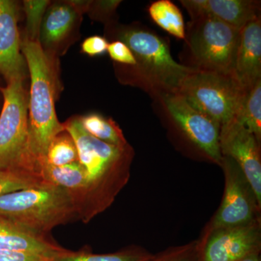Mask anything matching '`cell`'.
Returning a JSON list of instances; mask_svg holds the SVG:
<instances>
[{"label":"cell","instance_id":"6da1fadb","mask_svg":"<svg viewBox=\"0 0 261 261\" xmlns=\"http://www.w3.org/2000/svg\"><path fill=\"white\" fill-rule=\"evenodd\" d=\"M63 126L74 140L87 174L85 189L75 204L78 219L87 224L107 210L129 181L135 150L129 143L111 145L89 135L79 116L68 118Z\"/></svg>","mask_w":261,"mask_h":261},{"label":"cell","instance_id":"7a4b0ae2","mask_svg":"<svg viewBox=\"0 0 261 261\" xmlns=\"http://www.w3.org/2000/svg\"><path fill=\"white\" fill-rule=\"evenodd\" d=\"M106 28L107 37L125 43L137 61L135 67L116 65L118 79L123 83L138 86L159 97L177 92L184 80L195 70L175 61L166 41L148 29L116 22Z\"/></svg>","mask_w":261,"mask_h":261},{"label":"cell","instance_id":"3957f363","mask_svg":"<svg viewBox=\"0 0 261 261\" xmlns=\"http://www.w3.org/2000/svg\"><path fill=\"white\" fill-rule=\"evenodd\" d=\"M20 50L31 79L29 93V147L38 165L45 160L48 147L64 130L58 121L56 102L62 90L59 60L48 56L39 41L20 37ZM40 172V171H39Z\"/></svg>","mask_w":261,"mask_h":261},{"label":"cell","instance_id":"277c9868","mask_svg":"<svg viewBox=\"0 0 261 261\" xmlns=\"http://www.w3.org/2000/svg\"><path fill=\"white\" fill-rule=\"evenodd\" d=\"M0 216L42 236L78 219L69 192L48 182L0 196Z\"/></svg>","mask_w":261,"mask_h":261},{"label":"cell","instance_id":"5b68a950","mask_svg":"<svg viewBox=\"0 0 261 261\" xmlns=\"http://www.w3.org/2000/svg\"><path fill=\"white\" fill-rule=\"evenodd\" d=\"M25 82L15 80L0 87L3 98L0 113V171L40 174L29 147V92Z\"/></svg>","mask_w":261,"mask_h":261},{"label":"cell","instance_id":"8992f818","mask_svg":"<svg viewBox=\"0 0 261 261\" xmlns=\"http://www.w3.org/2000/svg\"><path fill=\"white\" fill-rule=\"evenodd\" d=\"M240 37V30L211 15L191 20L185 39L190 68L234 75Z\"/></svg>","mask_w":261,"mask_h":261},{"label":"cell","instance_id":"52a82bcc","mask_svg":"<svg viewBox=\"0 0 261 261\" xmlns=\"http://www.w3.org/2000/svg\"><path fill=\"white\" fill-rule=\"evenodd\" d=\"M245 91L234 75L195 69L176 93L221 126L237 116Z\"/></svg>","mask_w":261,"mask_h":261},{"label":"cell","instance_id":"ba28073f","mask_svg":"<svg viewBox=\"0 0 261 261\" xmlns=\"http://www.w3.org/2000/svg\"><path fill=\"white\" fill-rule=\"evenodd\" d=\"M225 190L222 202L205 229L233 227L260 219L261 203L234 161L222 156Z\"/></svg>","mask_w":261,"mask_h":261},{"label":"cell","instance_id":"9c48e42d","mask_svg":"<svg viewBox=\"0 0 261 261\" xmlns=\"http://www.w3.org/2000/svg\"><path fill=\"white\" fill-rule=\"evenodd\" d=\"M159 98L170 119L184 137L211 161L221 166V125L193 107L181 94H164Z\"/></svg>","mask_w":261,"mask_h":261},{"label":"cell","instance_id":"30bf717a","mask_svg":"<svg viewBox=\"0 0 261 261\" xmlns=\"http://www.w3.org/2000/svg\"><path fill=\"white\" fill-rule=\"evenodd\" d=\"M199 241V261H239L261 251V220L233 227L204 229Z\"/></svg>","mask_w":261,"mask_h":261},{"label":"cell","instance_id":"8fae6325","mask_svg":"<svg viewBox=\"0 0 261 261\" xmlns=\"http://www.w3.org/2000/svg\"><path fill=\"white\" fill-rule=\"evenodd\" d=\"M83 13L73 1L50 3L43 17L39 42L43 51L59 60L78 40Z\"/></svg>","mask_w":261,"mask_h":261},{"label":"cell","instance_id":"7c38bea8","mask_svg":"<svg viewBox=\"0 0 261 261\" xmlns=\"http://www.w3.org/2000/svg\"><path fill=\"white\" fill-rule=\"evenodd\" d=\"M222 156L240 166L261 203L260 143L251 132L234 118L221 125L219 135Z\"/></svg>","mask_w":261,"mask_h":261},{"label":"cell","instance_id":"4fadbf2b","mask_svg":"<svg viewBox=\"0 0 261 261\" xmlns=\"http://www.w3.org/2000/svg\"><path fill=\"white\" fill-rule=\"evenodd\" d=\"M19 15L17 2L0 0V73L7 84L28 79V67L20 50Z\"/></svg>","mask_w":261,"mask_h":261},{"label":"cell","instance_id":"5bb4252c","mask_svg":"<svg viewBox=\"0 0 261 261\" xmlns=\"http://www.w3.org/2000/svg\"><path fill=\"white\" fill-rule=\"evenodd\" d=\"M191 20L204 15L219 19L233 28L241 30L260 16V2L254 0H182Z\"/></svg>","mask_w":261,"mask_h":261},{"label":"cell","instance_id":"9a60e30c","mask_svg":"<svg viewBox=\"0 0 261 261\" xmlns=\"http://www.w3.org/2000/svg\"><path fill=\"white\" fill-rule=\"evenodd\" d=\"M234 75L245 89L261 80L260 16L240 30Z\"/></svg>","mask_w":261,"mask_h":261},{"label":"cell","instance_id":"2e32d148","mask_svg":"<svg viewBox=\"0 0 261 261\" xmlns=\"http://www.w3.org/2000/svg\"><path fill=\"white\" fill-rule=\"evenodd\" d=\"M0 250L23 252L54 257L65 249L0 216Z\"/></svg>","mask_w":261,"mask_h":261},{"label":"cell","instance_id":"e0dca14e","mask_svg":"<svg viewBox=\"0 0 261 261\" xmlns=\"http://www.w3.org/2000/svg\"><path fill=\"white\" fill-rule=\"evenodd\" d=\"M39 171L44 181L61 187L69 192L75 206L84 191L87 181L85 168L80 161L62 166L41 163Z\"/></svg>","mask_w":261,"mask_h":261},{"label":"cell","instance_id":"ac0fdd59","mask_svg":"<svg viewBox=\"0 0 261 261\" xmlns=\"http://www.w3.org/2000/svg\"><path fill=\"white\" fill-rule=\"evenodd\" d=\"M149 16L159 27L178 39H185L186 28L181 12L169 0H158L148 8Z\"/></svg>","mask_w":261,"mask_h":261},{"label":"cell","instance_id":"d6986e66","mask_svg":"<svg viewBox=\"0 0 261 261\" xmlns=\"http://www.w3.org/2000/svg\"><path fill=\"white\" fill-rule=\"evenodd\" d=\"M235 120L261 142V80L246 89Z\"/></svg>","mask_w":261,"mask_h":261},{"label":"cell","instance_id":"ffe728a7","mask_svg":"<svg viewBox=\"0 0 261 261\" xmlns=\"http://www.w3.org/2000/svg\"><path fill=\"white\" fill-rule=\"evenodd\" d=\"M79 118L86 132L98 140L116 146L128 144L123 130L112 118L96 113L79 116Z\"/></svg>","mask_w":261,"mask_h":261},{"label":"cell","instance_id":"44dd1931","mask_svg":"<svg viewBox=\"0 0 261 261\" xmlns=\"http://www.w3.org/2000/svg\"><path fill=\"white\" fill-rule=\"evenodd\" d=\"M152 254L142 247H132L113 253L92 254L65 250L49 261H147Z\"/></svg>","mask_w":261,"mask_h":261},{"label":"cell","instance_id":"7402d4cb","mask_svg":"<svg viewBox=\"0 0 261 261\" xmlns=\"http://www.w3.org/2000/svg\"><path fill=\"white\" fill-rule=\"evenodd\" d=\"M77 161H79V154L74 140L70 134L64 130L51 140L48 147L45 160L41 163H47L53 166H62Z\"/></svg>","mask_w":261,"mask_h":261},{"label":"cell","instance_id":"603a6c76","mask_svg":"<svg viewBox=\"0 0 261 261\" xmlns=\"http://www.w3.org/2000/svg\"><path fill=\"white\" fill-rule=\"evenodd\" d=\"M45 182L38 173L0 171V196L39 186Z\"/></svg>","mask_w":261,"mask_h":261},{"label":"cell","instance_id":"cb8c5ba5","mask_svg":"<svg viewBox=\"0 0 261 261\" xmlns=\"http://www.w3.org/2000/svg\"><path fill=\"white\" fill-rule=\"evenodd\" d=\"M50 3L47 0L23 1V10L27 22L22 37L29 40L39 41V31L43 17Z\"/></svg>","mask_w":261,"mask_h":261},{"label":"cell","instance_id":"d4e9b609","mask_svg":"<svg viewBox=\"0 0 261 261\" xmlns=\"http://www.w3.org/2000/svg\"><path fill=\"white\" fill-rule=\"evenodd\" d=\"M147 261H199L198 240L180 246L169 247L155 255L152 254Z\"/></svg>","mask_w":261,"mask_h":261},{"label":"cell","instance_id":"484cf974","mask_svg":"<svg viewBox=\"0 0 261 261\" xmlns=\"http://www.w3.org/2000/svg\"><path fill=\"white\" fill-rule=\"evenodd\" d=\"M121 1H83L84 13H87L90 18L101 21L106 25L115 23L114 16Z\"/></svg>","mask_w":261,"mask_h":261},{"label":"cell","instance_id":"4316f807","mask_svg":"<svg viewBox=\"0 0 261 261\" xmlns=\"http://www.w3.org/2000/svg\"><path fill=\"white\" fill-rule=\"evenodd\" d=\"M107 53L110 58L118 65L135 67L137 61L130 48L125 43L114 40L108 44Z\"/></svg>","mask_w":261,"mask_h":261},{"label":"cell","instance_id":"83f0119b","mask_svg":"<svg viewBox=\"0 0 261 261\" xmlns=\"http://www.w3.org/2000/svg\"><path fill=\"white\" fill-rule=\"evenodd\" d=\"M109 41L102 36H91L81 44V51L89 57L104 56L107 53Z\"/></svg>","mask_w":261,"mask_h":261},{"label":"cell","instance_id":"f1b7e54d","mask_svg":"<svg viewBox=\"0 0 261 261\" xmlns=\"http://www.w3.org/2000/svg\"><path fill=\"white\" fill-rule=\"evenodd\" d=\"M53 257L29 252L0 250V261H49Z\"/></svg>","mask_w":261,"mask_h":261},{"label":"cell","instance_id":"f546056e","mask_svg":"<svg viewBox=\"0 0 261 261\" xmlns=\"http://www.w3.org/2000/svg\"><path fill=\"white\" fill-rule=\"evenodd\" d=\"M239 261H261L260 251H256L249 254Z\"/></svg>","mask_w":261,"mask_h":261}]
</instances>
